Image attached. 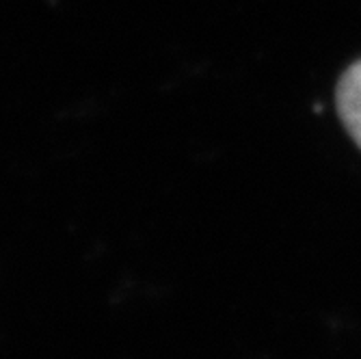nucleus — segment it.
<instances>
[{
    "instance_id": "1",
    "label": "nucleus",
    "mask_w": 361,
    "mask_h": 359,
    "mask_svg": "<svg viewBox=\"0 0 361 359\" xmlns=\"http://www.w3.org/2000/svg\"><path fill=\"white\" fill-rule=\"evenodd\" d=\"M338 111L348 135L361 147V61L350 65L338 85Z\"/></svg>"
}]
</instances>
